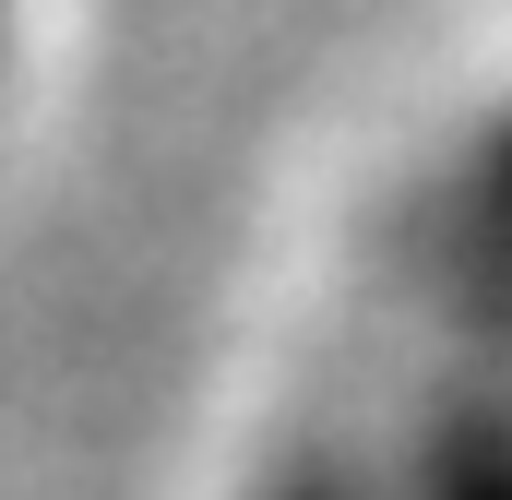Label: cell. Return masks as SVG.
Segmentation results:
<instances>
[{"label": "cell", "mask_w": 512, "mask_h": 500, "mask_svg": "<svg viewBox=\"0 0 512 500\" xmlns=\"http://www.w3.org/2000/svg\"><path fill=\"white\" fill-rule=\"evenodd\" d=\"M72 24H84V0H0V155L36 143L60 72H72Z\"/></svg>", "instance_id": "6da1fadb"}]
</instances>
